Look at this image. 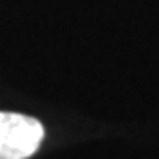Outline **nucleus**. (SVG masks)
Masks as SVG:
<instances>
[{
	"instance_id": "f257e3e1",
	"label": "nucleus",
	"mask_w": 159,
	"mask_h": 159,
	"mask_svg": "<svg viewBox=\"0 0 159 159\" xmlns=\"http://www.w3.org/2000/svg\"><path fill=\"white\" fill-rule=\"evenodd\" d=\"M44 138L42 125L27 115L0 111V159H27Z\"/></svg>"
}]
</instances>
